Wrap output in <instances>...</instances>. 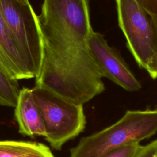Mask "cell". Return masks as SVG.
<instances>
[{"label":"cell","mask_w":157,"mask_h":157,"mask_svg":"<svg viewBox=\"0 0 157 157\" xmlns=\"http://www.w3.org/2000/svg\"><path fill=\"white\" fill-rule=\"evenodd\" d=\"M37 19L42 61L36 85L83 105L105 90L88 48L89 0H44Z\"/></svg>","instance_id":"cell-1"},{"label":"cell","mask_w":157,"mask_h":157,"mask_svg":"<svg viewBox=\"0 0 157 157\" xmlns=\"http://www.w3.org/2000/svg\"><path fill=\"white\" fill-rule=\"evenodd\" d=\"M157 132V109L127 110L112 125L82 137L70 150L69 157H101L131 142H140Z\"/></svg>","instance_id":"cell-2"},{"label":"cell","mask_w":157,"mask_h":157,"mask_svg":"<svg viewBox=\"0 0 157 157\" xmlns=\"http://www.w3.org/2000/svg\"><path fill=\"white\" fill-rule=\"evenodd\" d=\"M31 93L44 121L45 138L53 148L60 150L85 129L86 120L83 105L72 102L40 85H35Z\"/></svg>","instance_id":"cell-3"},{"label":"cell","mask_w":157,"mask_h":157,"mask_svg":"<svg viewBox=\"0 0 157 157\" xmlns=\"http://www.w3.org/2000/svg\"><path fill=\"white\" fill-rule=\"evenodd\" d=\"M118 25L138 66L147 69L157 54V15L136 0H115Z\"/></svg>","instance_id":"cell-4"},{"label":"cell","mask_w":157,"mask_h":157,"mask_svg":"<svg viewBox=\"0 0 157 157\" xmlns=\"http://www.w3.org/2000/svg\"><path fill=\"white\" fill-rule=\"evenodd\" d=\"M0 13L25 64L36 78L42 61V43L37 15L30 2L0 0Z\"/></svg>","instance_id":"cell-5"},{"label":"cell","mask_w":157,"mask_h":157,"mask_svg":"<svg viewBox=\"0 0 157 157\" xmlns=\"http://www.w3.org/2000/svg\"><path fill=\"white\" fill-rule=\"evenodd\" d=\"M88 44L102 77H107L128 91H138L141 88L140 82L127 64L117 50L108 45L102 34L93 30Z\"/></svg>","instance_id":"cell-6"},{"label":"cell","mask_w":157,"mask_h":157,"mask_svg":"<svg viewBox=\"0 0 157 157\" xmlns=\"http://www.w3.org/2000/svg\"><path fill=\"white\" fill-rule=\"evenodd\" d=\"M15 117L18 125L19 132L24 136L45 137L46 131L40 112L36 104L31 89H20Z\"/></svg>","instance_id":"cell-7"},{"label":"cell","mask_w":157,"mask_h":157,"mask_svg":"<svg viewBox=\"0 0 157 157\" xmlns=\"http://www.w3.org/2000/svg\"><path fill=\"white\" fill-rule=\"evenodd\" d=\"M0 67L13 80L33 78L0 13Z\"/></svg>","instance_id":"cell-8"},{"label":"cell","mask_w":157,"mask_h":157,"mask_svg":"<svg viewBox=\"0 0 157 157\" xmlns=\"http://www.w3.org/2000/svg\"><path fill=\"white\" fill-rule=\"evenodd\" d=\"M0 157H55L50 148L41 143L0 140Z\"/></svg>","instance_id":"cell-9"},{"label":"cell","mask_w":157,"mask_h":157,"mask_svg":"<svg viewBox=\"0 0 157 157\" xmlns=\"http://www.w3.org/2000/svg\"><path fill=\"white\" fill-rule=\"evenodd\" d=\"M20 91L18 80L12 79L0 67V105L15 108Z\"/></svg>","instance_id":"cell-10"},{"label":"cell","mask_w":157,"mask_h":157,"mask_svg":"<svg viewBox=\"0 0 157 157\" xmlns=\"http://www.w3.org/2000/svg\"><path fill=\"white\" fill-rule=\"evenodd\" d=\"M142 146L137 142L128 143L111 150L101 157H135Z\"/></svg>","instance_id":"cell-11"},{"label":"cell","mask_w":157,"mask_h":157,"mask_svg":"<svg viewBox=\"0 0 157 157\" xmlns=\"http://www.w3.org/2000/svg\"><path fill=\"white\" fill-rule=\"evenodd\" d=\"M135 157H157V139L142 146Z\"/></svg>","instance_id":"cell-12"},{"label":"cell","mask_w":157,"mask_h":157,"mask_svg":"<svg viewBox=\"0 0 157 157\" xmlns=\"http://www.w3.org/2000/svg\"><path fill=\"white\" fill-rule=\"evenodd\" d=\"M141 6L150 12L157 15V0H136Z\"/></svg>","instance_id":"cell-13"},{"label":"cell","mask_w":157,"mask_h":157,"mask_svg":"<svg viewBox=\"0 0 157 157\" xmlns=\"http://www.w3.org/2000/svg\"><path fill=\"white\" fill-rule=\"evenodd\" d=\"M146 71L152 78H157V54L148 64Z\"/></svg>","instance_id":"cell-14"},{"label":"cell","mask_w":157,"mask_h":157,"mask_svg":"<svg viewBox=\"0 0 157 157\" xmlns=\"http://www.w3.org/2000/svg\"><path fill=\"white\" fill-rule=\"evenodd\" d=\"M18 1H20L21 3H22V4H28V3H29V0H18Z\"/></svg>","instance_id":"cell-15"}]
</instances>
